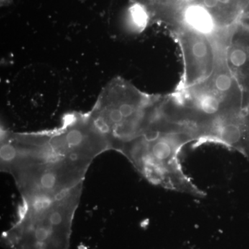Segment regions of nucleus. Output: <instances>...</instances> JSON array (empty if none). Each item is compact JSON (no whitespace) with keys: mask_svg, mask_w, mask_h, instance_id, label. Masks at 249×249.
Listing matches in <instances>:
<instances>
[{"mask_svg":"<svg viewBox=\"0 0 249 249\" xmlns=\"http://www.w3.org/2000/svg\"><path fill=\"white\" fill-rule=\"evenodd\" d=\"M1 170L13 175L22 196H57L83 183L95 157L109 150L89 116L71 114L60 128L1 137Z\"/></svg>","mask_w":249,"mask_h":249,"instance_id":"nucleus-1","label":"nucleus"},{"mask_svg":"<svg viewBox=\"0 0 249 249\" xmlns=\"http://www.w3.org/2000/svg\"><path fill=\"white\" fill-rule=\"evenodd\" d=\"M161 103L150 124L119 152L152 184L204 197L206 193L188 178L179 160L183 147L195 142L193 132L186 124L165 116Z\"/></svg>","mask_w":249,"mask_h":249,"instance_id":"nucleus-2","label":"nucleus"},{"mask_svg":"<svg viewBox=\"0 0 249 249\" xmlns=\"http://www.w3.org/2000/svg\"><path fill=\"white\" fill-rule=\"evenodd\" d=\"M83 183L57 196H23L18 220L4 232L11 249H70L72 222Z\"/></svg>","mask_w":249,"mask_h":249,"instance_id":"nucleus-3","label":"nucleus"},{"mask_svg":"<svg viewBox=\"0 0 249 249\" xmlns=\"http://www.w3.org/2000/svg\"><path fill=\"white\" fill-rule=\"evenodd\" d=\"M162 97L142 92L118 78L103 90L89 114L107 139L110 150L119 152L150 124Z\"/></svg>","mask_w":249,"mask_h":249,"instance_id":"nucleus-4","label":"nucleus"},{"mask_svg":"<svg viewBox=\"0 0 249 249\" xmlns=\"http://www.w3.org/2000/svg\"><path fill=\"white\" fill-rule=\"evenodd\" d=\"M182 54L183 72L177 89L191 88L207 80L217 67L222 45L217 40L185 24L171 31Z\"/></svg>","mask_w":249,"mask_h":249,"instance_id":"nucleus-5","label":"nucleus"},{"mask_svg":"<svg viewBox=\"0 0 249 249\" xmlns=\"http://www.w3.org/2000/svg\"><path fill=\"white\" fill-rule=\"evenodd\" d=\"M224 58L249 98V28L240 22L229 29L224 47Z\"/></svg>","mask_w":249,"mask_h":249,"instance_id":"nucleus-6","label":"nucleus"},{"mask_svg":"<svg viewBox=\"0 0 249 249\" xmlns=\"http://www.w3.org/2000/svg\"><path fill=\"white\" fill-rule=\"evenodd\" d=\"M132 5L142 8L149 22L170 27L171 31L183 24L185 11L191 0H130Z\"/></svg>","mask_w":249,"mask_h":249,"instance_id":"nucleus-7","label":"nucleus"},{"mask_svg":"<svg viewBox=\"0 0 249 249\" xmlns=\"http://www.w3.org/2000/svg\"><path fill=\"white\" fill-rule=\"evenodd\" d=\"M191 4L206 10L222 30L229 29L238 22L243 11L242 0H191Z\"/></svg>","mask_w":249,"mask_h":249,"instance_id":"nucleus-8","label":"nucleus"},{"mask_svg":"<svg viewBox=\"0 0 249 249\" xmlns=\"http://www.w3.org/2000/svg\"><path fill=\"white\" fill-rule=\"evenodd\" d=\"M183 24L213 38L219 37V33L224 31L217 27L214 19L206 10L200 6L191 3L185 11Z\"/></svg>","mask_w":249,"mask_h":249,"instance_id":"nucleus-9","label":"nucleus"}]
</instances>
